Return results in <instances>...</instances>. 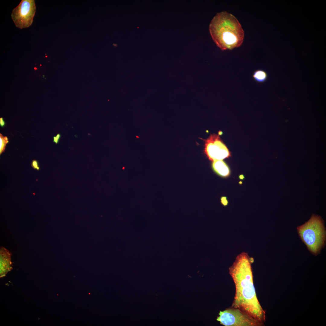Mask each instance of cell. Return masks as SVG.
<instances>
[{"instance_id":"obj_15","label":"cell","mask_w":326,"mask_h":326,"mask_svg":"<svg viewBox=\"0 0 326 326\" xmlns=\"http://www.w3.org/2000/svg\"><path fill=\"white\" fill-rule=\"evenodd\" d=\"M239 178L241 179H243L244 178V177L242 175H241L239 177Z\"/></svg>"},{"instance_id":"obj_11","label":"cell","mask_w":326,"mask_h":326,"mask_svg":"<svg viewBox=\"0 0 326 326\" xmlns=\"http://www.w3.org/2000/svg\"><path fill=\"white\" fill-rule=\"evenodd\" d=\"M31 165L34 169L39 171L40 169L38 162L36 160H33L31 162Z\"/></svg>"},{"instance_id":"obj_13","label":"cell","mask_w":326,"mask_h":326,"mask_svg":"<svg viewBox=\"0 0 326 326\" xmlns=\"http://www.w3.org/2000/svg\"><path fill=\"white\" fill-rule=\"evenodd\" d=\"M221 202L222 203L224 206L227 205L228 204V202L226 199V198L225 197H223L221 199Z\"/></svg>"},{"instance_id":"obj_1","label":"cell","mask_w":326,"mask_h":326,"mask_svg":"<svg viewBox=\"0 0 326 326\" xmlns=\"http://www.w3.org/2000/svg\"><path fill=\"white\" fill-rule=\"evenodd\" d=\"M254 262L247 253L242 252L229 268L235 288L231 307L238 308L264 323L265 312L257 299L253 283L251 265Z\"/></svg>"},{"instance_id":"obj_2","label":"cell","mask_w":326,"mask_h":326,"mask_svg":"<svg viewBox=\"0 0 326 326\" xmlns=\"http://www.w3.org/2000/svg\"><path fill=\"white\" fill-rule=\"evenodd\" d=\"M212 38L221 50H232L241 46L244 33L237 18L226 11L219 12L214 16L209 25Z\"/></svg>"},{"instance_id":"obj_5","label":"cell","mask_w":326,"mask_h":326,"mask_svg":"<svg viewBox=\"0 0 326 326\" xmlns=\"http://www.w3.org/2000/svg\"><path fill=\"white\" fill-rule=\"evenodd\" d=\"M36 10L34 0H22L11 15L15 26L21 29L29 27L33 23Z\"/></svg>"},{"instance_id":"obj_8","label":"cell","mask_w":326,"mask_h":326,"mask_svg":"<svg viewBox=\"0 0 326 326\" xmlns=\"http://www.w3.org/2000/svg\"><path fill=\"white\" fill-rule=\"evenodd\" d=\"M213 168L214 171L219 175L226 177L230 174L229 168L226 164L222 160L213 161Z\"/></svg>"},{"instance_id":"obj_9","label":"cell","mask_w":326,"mask_h":326,"mask_svg":"<svg viewBox=\"0 0 326 326\" xmlns=\"http://www.w3.org/2000/svg\"><path fill=\"white\" fill-rule=\"evenodd\" d=\"M252 77L257 82L263 83L267 80L268 75L267 73L263 70H257L253 72Z\"/></svg>"},{"instance_id":"obj_10","label":"cell","mask_w":326,"mask_h":326,"mask_svg":"<svg viewBox=\"0 0 326 326\" xmlns=\"http://www.w3.org/2000/svg\"><path fill=\"white\" fill-rule=\"evenodd\" d=\"M8 138L0 133V155L5 151L6 144L9 142Z\"/></svg>"},{"instance_id":"obj_7","label":"cell","mask_w":326,"mask_h":326,"mask_svg":"<svg viewBox=\"0 0 326 326\" xmlns=\"http://www.w3.org/2000/svg\"><path fill=\"white\" fill-rule=\"evenodd\" d=\"M12 269L11 261V254L4 247L0 249V277L5 276Z\"/></svg>"},{"instance_id":"obj_16","label":"cell","mask_w":326,"mask_h":326,"mask_svg":"<svg viewBox=\"0 0 326 326\" xmlns=\"http://www.w3.org/2000/svg\"><path fill=\"white\" fill-rule=\"evenodd\" d=\"M43 77H44V75H43Z\"/></svg>"},{"instance_id":"obj_6","label":"cell","mask_w":326,"mask_h":326,"mask_svg":"<svg viewBox=\"0 0 326 326\" xmlns=\"http://www.w3.org/2000/svg\"><path fill=\"white\" fill-rule=\"evenodd\" d=\"M205 152L209 158L213 161L222 160L230 155L226 146L216 134L211 135L205 140Z\"/></svg>"},{"instance_id":"obj_4","label":"cell","mask_w":326,"mask_h":326,"mask_svg":"<svg viewBox=\"0 0 326 326\" xmlns=\"http://www.w3.org/2000/svg\"><path fill=\"white\" fill-rule=\"evenodd\" d=\"M216 319L225 326H261L262 323L238 308L231 307L220 311Z\"/></svg>"},{"instance_id":"obj_14","label":"cell","mask_w":326,"mask_h":326,"mask_svg":"<svg viewBox=\"0 0 326 326\" xmlns=\"http://www.w3.org/2000/svg\"><path fill=\"white\" fill-rule=\"evenodd\" d=\"M5 122L2 117L0 118V125L2 127H4L5 125Z\"/></svg>"},{"instance_id":"obj_12","label":"cell","mask_w":326,"mask_h":326,"mask_svg":"<svg viewBox=\"0 0 326 326\" xmlns=\"http://www.w3.org/2000/svg\"><path fill=\"white\" fill-rule=\"evenodd\" d=\"M61 137V135L60 133H58L56 136L53 137V142L56 144L58 143L59 139Z\"/></svg>"},{"instance_id":"obj_3","label":"cell","mask_w":326,"mask_h":326,"mask_svg":"<svg viewBox=\"0 0 326 326\" xmlns=\"http://www.w3.org/2000/svg\"><path fill=\"white\" fill-rule=\"evenodd\" d=\"M298 233L308 250L317 255L324 246L326 232L324 222L319 216L312 215L310 219L297 228Z\"/></svg>"}]
</instances>
